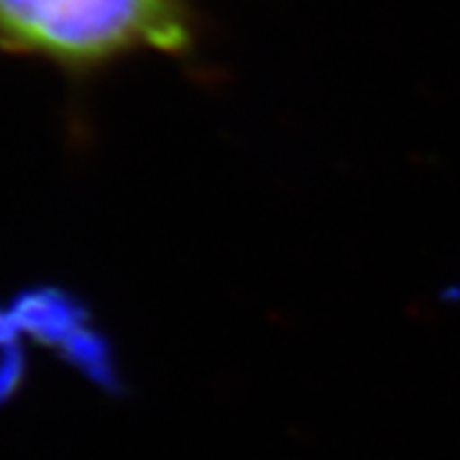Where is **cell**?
<instances>
[{
	"instance_id": "1",
	"label": "cell",
	"mask_w": 460,
	"mask_h": 460,
	"mask_svg": "<svg viewBox=\"0 0 460 460\" xmlns=\"http://www.w3.org/2000/svg\"><path fill=\"white\" fill-rule=\"evenodd\" d=\"M197 0H0V54L87 77L140 52L185 54Z\"/></svg>"
}]
</instances>
